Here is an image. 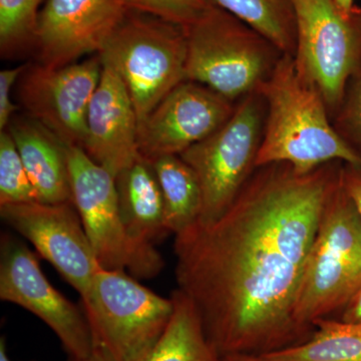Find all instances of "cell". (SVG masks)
I'll return each mask as SVG.
<instances>
[{"label":"cell","mask_w":361,"mask_h":361,"mask_svg":"<svg viewBox=\"0 0 361 361\" xmlns=\"http://www.w3.org/2000/svg\"><path fill=\"white\" fill-rule=\"evenodd\" d=\"M343 161L307 174L285 163L256 169L212 222L175 235L178 289L221 357L298 345L314 329L294 317L304 268Z\"/></svg>","instance_id":"obj_1"},{"label":"cell","mask_w":361,"mask_h":361,"mask_svg":"<svg viewBox=\"0 0 361 361\" xmlns=\"http://www.w3.org/2000/svg\"><path fill=\"white\" fill-rule=\"evenodd\" d=\"M266 118L256 167L285 163L307 174L330 161L361 167V156L337 134L324 99L283 54L258 90Z\"/></svg>","instance_id":"obj_2"},{"label":"cell","mask_w":361,"mask_h":361,"mask_svg":"<svg viewBox=\"0 0 361 361\" xmlns=\"http://www.w3.org/2000/svg\"><path fill=\"white\" fill-rule=\"evenodd\" d=\"M361 289V218L341 179L330 194L294 305L302 326L341 313Z\"/></svg>","instance_id":"obj_3"},{"label":"cell","mask_w":361,"mask_h":361,"mask_svg":"<svg viewBox=\"0 0 361 361\" xmlns=\"http://www.w3.org/2000/svg\"><path fill=\"white\" fill-rule=\"evenodd\" d=\"M184 30L187 80L232 102L257 92L284 54L245 23L214 4Z\"/></svg>","instance_id":"obj_4"},{"label":"cell","mask_w":361,"mask_h":361,"mask_svg":"<svg viewBox=\"0 0 361 361\" xmlns=\"http://www.w3.org/2000/svg\"><path fill=\"white\" fill-rule=\"evenodd\" d=\"M187 37L182 26L129 11L99 56L122 78L139 125L187 80Z\"/></svg>","instance_id":"obj_5"},{"label":"cell","mask_w":361,"mask_h":361,"mask_svg":"<svg viewBox=\"0 0 361 361\" xmlns=\"http://www.w3.org/2000/svg\"><path fill=\"white\" fill-rule=\"evenodd\" d=\"M96 348L111 361H144L167 329L174 304L126 270L102 268L82 298Z\"/></svg>","instance_id":"obj_6"},{"label":"cell","mask_w":361,"mask_h":361,"mask_svg":"<svg viewBox=\"0 0 361 361\" xmlns=\"http://www.w3.org/2000/svg\"><path fill=\"white\" fill-rule=\"evenodd\" d=\"M265 118L264 97L259 90L252 92L220 129L180 154L200 184L201 222L222 216L255 172Z\"/></svg>","instance_id":"obj_7"},{"label":"cell","mask_w":361,"mask_h":361,"mask_svg":"<svg viewBox=\"0 0 361 361\" xmlns=\"http://www.w3.org/2000/svg\"><path fill=\"white\" fill-rule=\"evenodd\" d=\"M296 13L297 71L322 94L334 118L346 85L361 66V8L334 0H292Z\"/></svg>","instance_id":"obj_8"},{"label":"cell","mask_w":361,"mask_h":361,"mask_svg":"<svg viewBox=\"0 0 361 361\" xmlns=\"http://www.w3.org/2000/svg\"><path fill=\"white\" fill-rule=\"evenodd\" d=\"M73 203L99 265L129 271L137 279L157 276L165 266L158 250L135 245L123 227L115 177L92 160L80 147H68Z\"/></svg>","instance_id":"obj_9"},{"label":"cell","mask_w":361,"mask_h":361,"mask_svg":"<svg viewBox=\"0 0 361 361\" xmlns=\"http://www.w3.org/2000/svg\"><path fill=\"white\" fill-rule=\"evenodd\" d=\"M0 299L39 317L70 358L87 357L96 349L84 308L56 290L40 269L37 256L8 234H2L0 242Z\"/></svg>","instance_id":"obj_10"},{"label":"cell","mask_w":361,"mask_h":361,"mask_svg":"<svg viewBox=\"0 0 361 361\" xmlns=\"http://www.w3.org/2000/svg\"><path fill=\"white\" fill-rule=\"evenodd\" d=\"M102 71L99 54L61 68L28 63L16 84L18 101L28 116L66 147L82 148L87 111Z\"/></svg>","instance_id":"obj_11"},{"label":"cell","mask_w":361,"mask_h":361,"mask_svg":"<svg viewBox=\"0 0 361 361\" xmlns=\"http://www.w3.org/2000/svg\"><path fill=\"white\" fill-rule=\"evenodd\" d=\"M0 216L32 244L80 298L87 295L102 267L73 203L11 204L0 206Z\"/></svg>","instance_id":"obj_12"},{"label":"cell","mask_w":361,"mask_h":361,"mask_svg":"<svg viewBox=\"0 0 361 361\" xmlns=\"http://www.w3.org/2000/svg\"><path fill=\"white\" fill-rule=\"evenodd\" d=\"M236 104L205 85L185 80L140 123V155L149 161L180 156L220 129Z\"/></svg>","instance_id":"obj_13"},{"label":"cell","mask_w":361,"mask_h":361,"mask_svg":"<svg viewBox=\"0 0 361 361\" xmlns=\"http://www.w3.org/2000/svg\"><path fill=\"white\" fill-rule=\"evenodd\" d=\"M128 13L125 0H47L35 32L39 63L61 68L99 54Z\"/></svg>","instance_id":"obj_14"},{"label":"cell","mask_w":361,"mask_h":361,"mask_svg":"<svg viewBox=\"0 0 361 361\" xmlns=\"http://www.w3.org/2000/svg\"><path fill=\"white\" fill-rule=\"evenodd\" d=\"M139 118L122 78L103 65L101 80L90 101L82 149L114 177L140 157Z\"/></svg>","instance_id":"obj_15"},{"label":"cell","mask_w":361,"mask_h":361,"mask_svg":"<svg viewBox=\"0 0 361 361\" xmlns=\"http://www.w3.org/2000/svg\"><path fill=\"white\" fill-rule=\"evenodd\" d=\"M6 130L13 137L37 201L73 203L68 148L30 116H13Z\"/></svg>","instance_id":"obj_16"},{"label":"cell","mask_w":361,"mask_h":361,"mask_svg":"<svg viewBox=\"0 0 361 361\" xmlns=\"http://www.w3.org/2000/svg\"><path fill=\"white\" fill-rule=\"evenodd\" d=\"M123 227L130 241L144 250L170 235L165 226L160 185L152 161L140 155L115 177Z\"/></svg>","instance_id":"obj_17"},{"label":"cell","mask_w":361,"mask_h":361,"mask_svg":"<svg viewBox=\"0 0 361 361\" xmlns=\"http://www.w3.org/2000/svg\"><path fill=\"white\" fill-rule=\"evenodd\" d=\"M170 297L174 304L172 317L144 361H223L207 338L192 301L178 288Z\"/></svg>","instance_id":"obj_18"},{"label":"cell","mask_w":361,"mask_h":361,"mask_svg":"<svg viewBox=\"0 0 361 361\" xmlns=\"http://www.w3.org/2000/svg\"><path fill=\"white\" fill-rule=\"evenodd\" d=\"M160 185L165 226L177 235L200 218L203 198L198 178L180 156H165L152 161Z\"/></svg>","instance_id":"obj_19"},{"label":"cell","mask_w":361,"mask_h":361,"mask_svg":"<svg viewBox=\"0 0 361 361\" xmlns=\"http://www.w3.org/2000/svg\"><path fill=\"white\" fill-rule=\"evenodd\" d=\"M298 345L260 355L267 361H361V322L324 318Z\"/></svg>","instance_id":"obj_20"},{"label":"cell","mask_w":361,"mask_h":361,"mask_svg":"<svg viewBox=\"0 0 361 361\" xmlns=\"http://www.w3.org/2000/svg\"><path fill=\"white\" fill-rule=\"evenodd\" d=\"M260 33L282 54L294 56L296 13L292 0H210Z\"/></svg>","instance_id":"obj_21"},{"label":"cell","mask_w":361,"mask_h":361,"mask_svg":"<svg viewBox=\"0 0 361 361\" xmlns=\"http://www.w3.org/2000/svg\"><path fill=\"white\" fill-rule=\"evenodd\" d=\"M44 0H0V54L13 59L35 47V32Z\"/></svg>","instance_id":"obj_22"},{"label":"cell","mask_w":361,"mask_h":361,"mask_svg":"<svg viewBox=\"0 0 361 361\" xmlns=\"http://www.w3.org/2000/svg\"><path fill=\"white\" fill-rule=\"evenodd\" d=\"M37 201L18 149L8 130L0 132V206Z\"/></svg>","instance_id":"obj_23"},{"label":"cell","mask_w":361,"mask_h":361,"mask_svg":"<svg viewBox=\"0 0 361 361\" xmlns=\"http://www.w3.org/2000/svg\"><path fill=\"white\" fill-rule=\"evenodd\" d=\"M129 11L156 16L186 28L213 6L210 0H125Z\"/></svg>","instance_id":"obj_24"},{"label":"cell","mask_w":361,"mask_h":361,"mask_svg":"<svg viewBox=\"0 0 361 361\" xmlns=\"http://www.w3.org/2000/svg\"><path fill=\"white\" fill-rule=\"evenodd\" d=\"M331 122L337 134L361 156V66L349 80Z\"/></svg>","instance_id":"obj_25"},{"label":"cell","mask_w":361,"mask_h":361,"mask_svg":"<svg viewBox=\"0 0 361 361\" xmlns=\"http://www.w3.org/2000/svg\"><path fill=\"white\" fill-rule=\"evenodd\" d=\"M27 66L25 63L0 71V132L7 129L18 110L11 99L13 90Z\"/></svg>","instance_id":"obj_26"},{"label":"cell","mask_w":361,"mask_h":361,"mask_svg":"<svg viewBox=\"0 0 361 361\" xmlns=\"http://www.w3.org/2000/svg\"><path fill=\"white\" fill-rule=\"evenodd\" d=\"M341 182L349 197L353 199L361 218V167L343 163Z\"/></svg>","instance_id":"obj_27"},{"label":"cell","mask_w":361,"mask_h":361,"mask_svg":"<svg viewBox=\"0 0 361 361\" xmlns=\"http://www.w3.org/2000/svg\"><path fill=\"white\" fill-rule=\"evenodd\" d=\"M338 319L346 322H361V289L339 314Z\"/></svg>","instance_id":"obj_28"},{"label":"cell","mask_w":361,"mask_h":361,"mask_svg":"<svg viewBox=\"0 0 361 361\" xmlns=\"http://www.w3.org/2000/svg\"><path fill=\"white\" fill-rule=\"evenodd\" d=\"M223 361H267L263 360L260 355H243V353H234L224 356Z\"/></svg>","instance_id":"obj_29"},{"label":"cell","mask_w":361,"mask_h":361,"mask_svg":"<svg viewBox=\"0 0 361 361\" xmlns=\"http://www.w3.org/2000/svg\"><path fill=\"white\" fill-rule=\"evenodd\" d=\"M70 361H111L103 349L96 348L92 355L85 358H71Z\"/></svg>","instance_id":"obj_30"},{"label":"cell","mask_w":361,"mask_h":361,"mask_svg":"<svg viewBox=\"0 0 361 361\" xmlns=\"http://www.w3.org/2000/svg\"><path fill=\"white\" fill-rule=\"evenodd\" d=\"M336 6L344 11H349L355 7V0H334Z\"/></svg>","instance_id":"obj_31"},{"label":"cell","mask_w":361,"mask_h":361,"mask_svg":"<svg viewBox=\"0 0 361 361\" xmlns=\"http://www.w3.org/2000/svg\"><path fill=\"white\" fill-rule=\"evenodd\" d=\"M0 361H11L7 355L6 339L4 336L0 338Z\"/></svg>","instance_id":"obj_32"}]
</instances>
